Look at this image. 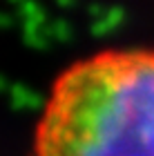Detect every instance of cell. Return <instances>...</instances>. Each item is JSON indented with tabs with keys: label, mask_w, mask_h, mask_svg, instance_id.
I'll return each instance as SVG.
<instances>
[{
	"label": "cell",
	"mask_w": 154,
	"mask_h": 156,
	"mask_svg": "<svg viewBox=\"0 0 154 156\" xmlns=\"http://www.w3.org/2000/svg\"><path fill=\"white\" fill-rule=\"evenodd\" d=\"M34 156H154V49H107L67 67Z\"/></svg>",
	"instance_id": "6da1fadb"
}]
</instances>
